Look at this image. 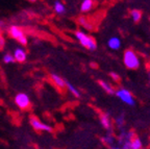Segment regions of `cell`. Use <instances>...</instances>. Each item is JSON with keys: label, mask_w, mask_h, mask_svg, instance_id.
<instances>
[{"label": "cell", "mask_w": 150, "mask_h": 149, "mask_svg": "<svg viewBox=\"0 0 150 149\" xmlns=\"http://www.w3.org/2000/svg\"><path fill=\"white\" fill-rule=\"evenodd\" d=\"M123 63L126 66V68L134 70V69H138L140 66V60L138 54L132 49H127L123 54Z\"/></svg>", "instance_id": "1"}, {"label": "cell", "mask_w": 150, "mask_h": 149, "mask_svg": "<svg viewBox=\"0 0 150 149\" xmlns=\"http://www.w3.org/2000/svg\"><path fill=\"white\" fill-rule=\"evenodd\" d=\"M75 38H76L78 42H79L84 48H87L88 50H92V51L96 50L97 44H96V42H95V40L92 37H90V35H88L86 33L77 31L75 33Z\"/></svg>", "instance_id": "2"}, {"label": "cell", "mask_w": 150, "mask_h": 149, "mask_svg": "<svg viewBox=\"0 0 150 149\" xmlns=\"http://www.w3.org/2000/svg\"><path fill=\"white\" fill-rule=\"evenodd\" d=\"M8 33L13 39L17 40L21 45H23V46L27 45V37H26L25 33H24V31L21 27H19L17 25L9 26Z\"/></svg>", "instance_id": "3"}, {"label": "cell", "mask_w": 150, "mask_h": 149, "mask_svg": "<svg viewBox=\"0 0 150 149\" xmlns=\"http://www.w3.org/2000/svg\"><path fill=\"white\" fill-rule=\"evenodd\" d=\"M15 103L20 110H27L30 106V98L25 93H18L15 96Z\"/></svg>", "instance_id": "4"}, {"label": "cell", "mask_w": 150, "mask_h": 149, "mask_svg": "<svg viewBox=\"0 0 150 149\" xmlns=\"http://www.w3.org/2000/svg\"><path fill=\"white\" fill-rule=\"evenodd\" d=\"M29 123H30L31 127L37 131H47V133L52 131V128L50 127L49 125H47L46 123L40 121V120L35 116H31L30 118H29Z\"/></svg>", "instance_id": "5"}, {"label": "cell", "mask_w": 150, "mask_h": 149, "mask_svg": "<svg viewBox=\"0 0 150 149\" xmlns=\"http://www.w3.org/2000/svg\"><path fill=\"white\" fill-rule=\"evenodd\" d=\"M116 96L119 98L122 102L126 103L128 105H134V99L132 97V95L130 94V92L126 89H119L117 92H115Z\"/></svg>", "instance_id": "6"}, {"label": "cell", "mask_w": 150, "mask_h": 149, "mask_svg": "<svg viewBox=\"0 0 150 149\" xmlns=\"http://www.w3.org/2000/svg\"><path fill=\"white\" fill-rule=\"evenodd\" d=\"M13 55L15 57V61L18 62V63H23V62L26 61V57H27L26 51L23 48H21V47H18V48L15 49Z\"/></svg>", "instance_id": "7"}, {"label": "cell", "mask_w": 150, "mask_h": 149, "mask_svg": "<svg viewBox=\"0 0 150 149\" xmlns=\"http://www.w3.org/2000/svg\"><path fill=\"white\" fill-rule=\"evenodd\" d=\"M50 78H51L52 82H53V84H55L57 88L64 89L66 87V80H65V79L62 78L61 76H59V75L55 74V73H51V75H50Z\"/></svg>", "instance_id": "8"}, {"label": "cell", "mask_w": 150, "mask_h": 149, "mask_svg": "<svg viewBox=\"0 0 150 149\" xmlns=\"http://www.w3.org/2000/svg\"><path fill=\"white\" fill-rule=\"evenodd\" d=\"M94 4H95L94 0H83L81 2V4H80V11H81L82 13L90 12L94 7Z\"/></svg>", "instance_id": "9"}, {"label": "cell", "mask_w": 150, "mask_h": 149, "mask_svg": "<svg viewBox=\"0 0 150 149\" xmlns=\"http://www.w3.org/2000/svg\"><path fill=\"white\" fill-rule=\"evenodd\" d=\"M108 45L110 49H112V50H118V49L121 47V40L117 37H112L108 40Z\"/></svg>", "instance_id": "10"}, {"label": "cell", "mask_w": 150, "mask_h": 149, "mask_svg": "<svg viewBox=\"0 0 150 149\" xmlns=\"http://www.w3.org/2000/svg\"><path fill=\"white\" fill-rule=\"evenodd\" d=\"M54 12L56 13L57 15H64L66 13V7L61 1H55L54 2Z\"/></svg>", "instance_id": "11"}, {"label": "cell", "mask_w": 150, "mask_h": 149, "mask_svg": "<svg viewBox=\"0 0 150 149\" xmlns=\"http://www.w3.org/2000/svg\"><path fill=\"white\" fill-rule=\"evenodd\" d=\"M98 84H100L101 88H102L103 90H104V91H105L108 94H115V90L112 89V87L110 86L108 82H104V80H99Z\"/></svg>", "instance_id": "12"}, {"label": "cell", "mask_w": 150, "mask_h": 149, "mask_svg": "<svg viewBox=\"0 0 150 149\" xmlns=\"http://www.w3.org/2000/svg\"><path fill=\"white\" fill-rule=\"evenodd\" d=\"M100 123L105 129H110V119L106 114H102L100 116Z\"/></svg>", "instance_id": "13"}, {"label": "cell", "mask_w": 150, "mask_h": 149, "mask_svg": "<svg viewBox=\"0 0 150 149\" xmlns=\"http://www.w3.org/2000/svg\"><path fill=\"white\" fill-rule=\"evenodd\" d=\"M66 87H67V89H68V91L70 92V93L72 94L74 97H76V98H79L80 97L79 91H78L77 88H75V87L73 86L72 84H70L69 82H66Z\"/></svg>", "instance_id": "14"}, {"label": "cell", "mask_w": 150, "mask_h": 149, "mask_svg": "<svg viewBox=\"0 0 150 149\" xmlns=\"http://www.w3.org/2000/svg\"><path fill=\"white\" fill-rule=\"evenodd\" d=\"M77 22H78L79 25L83 26L84 28H87V29H89V31H91L92 28H93V26L91 25V23L88 21V19L84 16H80L79 18L77 19Z\"/></svg>", "instance_id": "15"}, {"label": "cell", "mask_w": 150, "mask_h": 149, "mask_svg": "<svg viewBox=\"0 0 150 149\" xmlns=\"http://www.w3.org/2000/svg\"><path fill=\"white\" fill-rule=\"evenodd\" d=\"M142 141L139 138H132L130 141V149H142Z\"/></svg>", "instance_id": "16"}, {"label": "cell", "mask_w": 150, "mask_h": 149, "mask_svg": "<svg viewBox=\"0 0 150 149\" xmlns=\"http://www.w3.org/2000/svg\"><path fill=\"white\" fill-rule=\"evenodd\" d=\"M130 16L134 20V22L136 23H139L141 21V19H142V12L139 11V9H132L130 12Z\"/></svg>", "instance_id": "17"}, {"label": "cell", "mask_w": 150, "mask_h": 149, "mask_svg": "<svg viewBox=\"0 0 150 149\" xmlns=\"http://www.w3.org/2000/svg\"><path fill=\"white\" fill-rule=\"evenodd\" d=\"M3 62H4L5 64H13L14 62H16V61H15V57H14V55H13V54L6 53V54H4V55H3Z\"/></svg>", "instance_id": "18"}, {"label": "cell", "mask_w": 150, "mask_h": 149, "mask_svg": "<svg viewBox=\"0 0 150 149\" xmlns=\"http://www.w3.org/2000/svg\"><path fill=\"white\" fill-rule=\"evenodd\" d=\"M103 141H104V142L105 143H108V144L110 145V146H112V141H114V139H112V137H110V136H108V137H104L102 139Z\"/></svg>", "instance_id": "19"}, {"label": "cell", "mask_w": 150, "mask_h": 149, "mask_svg": "<svg viewBox=\"0 0 150 149\" xmlns=\"http://www.w3.org/2000/svg\"><path fill=\"white\" fill-rule=\"evenodd\" d=\"M4 45H5V40L4 38H2L0 35V49H3L4 48Z\"/></svg>", "instance_id": "20"}, {"label": "cell", "mask_w": 150, "mask_h": 149, "mask_svg": "<svg viewBox=\"0 0 150 149\" xmlns=\"http://www.w3.org/2000/svg\"><path fill=\"white\" fill-rule=\"evenodd\" d=\"M110 77H112V78L114 79L115 82H118V80H120V77L118 76V75L116 74V73H114V72L110 73Z\"/></svg>", "instance_id": "21"}, {"label": "cell", "mask_w": 150, "mask_h": 149, "mask_svg": "<svg viewBox=\"0 0 150 149\" xmlns=\"http://www.w3.org/2000/svg\"><path fill=\"white\" fill-rule=\"evenodd\" d=\"M117 122H119V123H120V125H121V124H122V122H123V119H122V118H118V119H117Z\"/></svg>", "instance_id": "22"}, {"label": "cell", "mask_w": 150, "mask_h": 149, "mask_svg": "<svg viewBox=\"0 0 150 149\" xmlns=\"http://www.w3.org/2000/svg\"><path fill=\"white\" fill-rule=\"evenodd\" d=\"M110 149H122L121 147H116V146H110Z\"/></svg>", "instance_id": "23"}, {"label": "cell", "mask_w": 150, "mask_h": 149, "mask_svg": "<svg viewBox=\"0 0 150 149\" xmlns=\"http://www.w3.org/2000/svg\"><path fill=\"white\" fill-rule=\"evenodd\" d=\"M29 1H31V2H35L37 0H29Z\"/></svg>", "instance_id": "24"}, {"label": "cell", "mask_w": 150, "mask_h": 149, "mask_svg": "<svg viewBox=\"0 0 150 149\" xmlns=\"http://www.w3.org/2000/svg\"><path fill=\"white\" fill-rule=\"evenodd\" d=\"M149 20H150V18H149Z\"/></svg>", "instance_id": "25"}]
</instances>
